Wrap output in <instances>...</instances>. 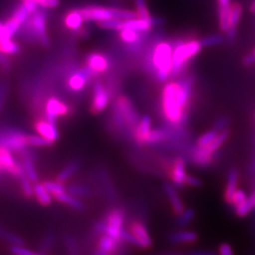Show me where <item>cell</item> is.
Instances as JSON below:
<instances>
[{
	"instance_id": "cell-21",
	"label": "cell",
	"mask_w": 255,
	"mask_h": 255,
	"mask_svg": "<svg viewBox=\"0 0 255 255\" xmlns=\"http://www.w3.org/2000/svg\"><path fill=\"white\" fill-rule=\"evenodd\" d=\"M151 120L148 116H145L139 124L135 127L134 138L138 144L144 145L146 143V139L151 130Z\"/></svg>"
},
{
	"instance_id": "cell-13",
	"label": "cell",
	"mask_w": 255,
	"mask_h": 255,
	"mask_svg": "<svg viewBox=\"0 0 255 255\" xmlns=\"http://www.w3.org/2000/svg\"><path fill=\"white\" fill-rule=\"evenodd\" d=\"M86 68L90 73L100 74L105 72L110 67L109 60L101 53H92L86 59Z\"/></svg>"
},
{
	"instance_id": "cell-20",
	"label": "cell",
	"mask_w": 255,
	"mask_h": 255,
	"mask_svg": "<svg viewBox=\"0 0 255 255\" xmlns=\"http://www.w3.org/2000/svg\"><path fill=\"white\" fill-rule=\"evenodd\" d=\"M90 74L91 73L88 71L87 68H85L84 70L77 71L76 73L71 75V77L68 79V87L72 91H81L88 82Z\"/></svg>"
},
{
	"instance_id": "cell-18",
	"label": "cell",
	"mask_w": 255,
	"mask_h": 255,
	"mask_svg": "<svg viewBox=\"0 0 255 255\" xmlns=\"http://www.w3.org/2000/svg\"><path fill=\"white\" fill-rule=\"evenodd\" d=\"M164 189L167 198H168V201L171 205L174 214L176 216L181 215L185 208H184V204L182 202L181 197L179 196L178 192L176 191L173 185L168 182L164 183Z\"/></svg>"
},
{
	"instance_id": "cell-17",
	"label": "cell",
	"mask_w": 255,
	"mask_h": 255,
	"mask_svg": "<svg viewBox=\"0 0 255 255\" xmlns=\"http://www.w3.org/2000/svg\"><path fill=\"white\" fill-rule=\"evenodd\" d=\"M187 174L185 173V162L182 158H177L172 164L169 171V177L174 184L182 186L185 184Z\"/></svg>"
},
{
	"instance_id": "cell-41",
	"label": "cell",
	"mask_w": 255,
	"mask_h": 255,
	"mask_svg": "<svg viewBox=\"0 0 255 255\" xmlns=\"http://www.w3.org/2000/svg\"><path fill=\"white\" fill-rule=\"evenodd\" d=\"M52 143L44 137L36 135H27V146H51Z\"/></svg>"
},
{
	"instance_id": "cell-40",
	"label": "cell",
	"mask_w": 255,
	"mask_h": 255,
	"mask_svg": "<svg viewBox=\"0 0 255 255\" xmlns=\"http://www.w3.org/2000/svg\"><path fill=\"white\" fill-rule=\"evenodd\" d=\"M67 192L71 195H73L74 197H87L90 194V190L83 186V185H78V184H73L67 187Z\"/></svg>"
},
{
	"instance_id": "cell-28",
	"label": "cell",
	"mask_w": 255,
	"mask_h": 255,
	"mask_svg": "<svg viewBox=\"0 0 255 255\" xmlns=\"http://www.w3.org/2000/svg\"><path fill=\"white\" fill-rule=\"evenodd\" d=\"M23 168H24L25 175L27 176V179L30 182H36L37 179H38L36 170L34 168V165L31 161L30 156L26 152L23 154Z\"/></svg>"
},
{
	"instance_id": "cell-60",
	"label": "cell",
	"mask_w": 255,
	"mask_h": 255,
	"mask_svg": "<svg viewBox=\"0 0 255 255\" xmlns=\"http://www.w3.org/2000/svg\"><path fill=\"white\" fill-rule=\"evenodd\" d=\"M3 27H4V23H2V22L0 21V33L3 31Z\"/></svg>"
},
{
	"instance_id": "cell-4",
	"label": "cell",
	"mask_w": 255,
	"mask_h": 255,
	"mask_svg": "<svg viewBox=\"0 0 255 255\" xmlns=\"http://www.w3.org/2000/svg\"><path fill=\"white\" fill-rule=\"evenodd\" d=\"M115 115L119 123H125L129 127H136L138 115L127 97L120 96L118 99Z\"/></svg>"
},
{
	"instance_id": "cell-55",
	"label": "cell",
	"mask_w": 255,
	"mask_h": 255,
	"mask_svg": "<svg viewBox=\"0 0 255 255\" xmlns=\"http://www.w3.org/2000/svg\"><path fill=\"white\" fill-rule=\"evenodd\" d=\"M219 7H224V6H229L231 4V0H218Z\"/></svg>"
},
{
	"instance_id": "cell-57",
	"label": "cell",
	"mask_w": 255,
	"mask_h": 255,
	"mask_svg": "<svg viewBox=\"0 0 255 255\" xmlns=\"http://www.w3.org/2000/svg\"><path fill=\"white\" fill-rule=\"evenodd\" d=\"M3 100H4V88L0 87V108H1Z\"/></svg>"
},
{
	"instance_id": "cell-10",
	"label": "cell",
	"mask_w": 255,
	"mask_h": 255,
	"mask_svg": "<svg viewBox=\"0 0 255 255\" xmlns=\"http://www.w3.org/2000/svg\"><path fill=\"white\" fill-rule=\"evenodd\" d=\"M110 96L108 92L104 88L101 82H98L94 86L93 101L91 104V111L93 114H100L106 109L109 103Z\"/></svg>"
},
{
	"instance_id": "cell-38",
	"label": "cell",
	"mask_w": 255,
	"mask_h": 255,
	"mask_svg": "<svg viewBox=\"0 0 255 255\" xmlns=\"http://www.w3.org/2000/svg\"><path fill=\"white\" fill-rule=\"evenodd\" d=\"M79 168V164L78 163H72L69 164L67 167H65L62 172H60L57 176V181L64 183L68 178H70Z\"/></svg>"
},
{
	"instance_id": "cell-37",
	"label": "cell",
	"mask_w": 255,
	"mask_h": 255,
	"mask_svg": "<svg viewBox=\"0 0 255 255\" xmlns=\"http://www.w3.org/2000/svg\"><path fill=\"white\" fill-rule=\"evenodd\" d=\"M44 186L46 187V190L50 193V195H55L61 192L66 191V187L64 186L63 182L56 181H46L44 182Z\"/></svg>"
},
{
	"instance_id": "cell-24",
	"label": "cell",
	"mask_w": 255,
	"mask_h": 255,
	"mask_svg": "<svg viewBox=\"0 0 255 255\" xmlns=\"http://www.w3.org/2000/svg\"><path fill=\"white\" fill-rule=\"evenodd\" d=\"M84 19L82 17L80 9H73L66 13L64 16V25L65 27L71 30H78L82 27Z\"/></svg>"
},
{
	"instance_id": "cell-63",
	"label": "cell",
	"mask_w": 255,
	"mask_h": 255,
	"mask_svg": "<svg viewBox=\"0 0 255 255\" xmlns=\"http://www.w3.org/2000/svg\"><path fill=\"white\" fill-rule=\"evenodd\" d=\"M254 55H255V52H254Z\"/></svg>"
},
{
	"instance_id": "cell-33",
	"label": "cell",
	"mask_w": 255,
	"mask_h": 255,
	"mask_svg": "<svg viewBox=\"0 0 255 255\" xmlns=\"http://www.w3.org/2000/svg\"><path fill=\"white\" fill-rule=\"evenodd\" d=\"M165 138H167V132L164 129H151L149 134L146 137L145 144H157L164 141Z\"/></svg>"
},
{
	"instance_id": "cell-61",
	"label": "cell",
	"mask_w": 255,
	"mask_h": 255,
	"mask_svg": "<svg viewBox=\"0 0 255 255\" xmlns=\"http://www.w3.org/2000/svg\"><path fill=\"white\" fill-rule=\"evenodd\" d=\"M0 170H4V168H3V166L1 165V164H0Z\"/></svg>"
},
{
	"instance_id": "cell-39",
	"label": "cell",
	"mask_w": 255,
	"mask_h": 255,
	"mask_svg": "<svg viewBox=\"0 0 255 255\" xmlns=\"http://www.w3.org/2000/svg\"><path fill=\"white\" fill-rule=\"evenodd\" d=\"M135 4H136V13L138 18L152 20L146 7V0H135Z\"/></svg>"
},
{
	"instance_id": "cell-15",
	"label": "cell",
	"mask_w": 255,
	"mask_h": 255,
	"mask_svg": "<svg viewBox=\"0 0 255 255\" xmlns=\"http://www.w3.org/2000/svg\"><path fill=\"white\" fill-rule=\"evenodd\" d=\"M242 15V6L235 2L230 6V13H229V27L226 33L229 40H234L237 34V27Z\"/></svg>"
},
{
	"instance_id": "cell-35",
	"label": "cell",
	"mask_w": 255,
	"mask_h": 255,
	"mask_svg": "<svg viewBox=\"0 0 255 255\" xmlns=\"http://www.w3.org/2000/svg\"><path fill=\"white\" fill-rule=\"evenodd\" d=\"M113 14H114V18L119 19L121 21H126V20H130V19L138 17L136 11H132L129 9L113 8Z\"/></svg>"
},
{
	"instance_id": "cell-48",
	"label": "cell",
	"mask_w": 255,
	"mask_h": 255,
	"mask_svg": "<svg viewBox=\"0 0 255 255\" xmlns=\"http://www.w3.org/2000/svg\"><path fill=\"white\" fill-rule=\"evenodd\" d=\"M249 199V197H247V194L245 191L241 190V189H237L236 193L234 194L233 197V201H232V206L235 208L238 205H240L241 203L245 202Z\"/></svg>"
},
{
	"instance_id": "cell-25",
	"label": "cell",
	"mask_w": 255,
	"mask_h": 255,
	"mask_svg": "<svg viewBox=\"0 0 255 255\" xmlns=\"http://www.w3.org/2000/svg\"><path fill=\"white\" fill-rule=\"evenodd\" d=\"M33 194L36 197V200L42 206H48L51 204V195L46 190L43 183L35 182L33 185Z\"/></svg>"
},
{
	"instance_id": "cell-56",
	"label": "cell",
	"mask_w": 255,
	"mask_h": 255,
	"mask_svg": "<svg viewBox=\"0 0 255 255\" xmlns=\"http://www.w3.org/2000/svg\"><path fill=\"white\" fill-rule=\"evenodd\" d=\"M0 64H8V59L4 55L0 54Z\"/></svg>"
},
{
	"instance_id": "cell-49",
	"label": "cell",
	"mask_w": 255,
	"mask_h": 255,
	"mask_svg": "<svg viewBox=\"0 0 255 255\" xmlns=\"http://www.w3.org/2000/svg\"><path fill=\"white\" fill-rule=\"evenodd\" d=\"M37 4L46 9H54L60 4L59 0H34Z\"/></svg>"
},
{
	"instance_id": "cell-54",
	"label": "cell",
	"mask_w": 255,
	"mask_h": 255,
	"mask_svg": "<svg viewBox=\"0 0 255 255\" xmlns=\"http://www.w3.org/2000/svg\"><path fill=\"white\" fill-rule=\"evenodd\" d=\"M255 56L254 54L248 55L245 57L244 59V64L247 65H250V64H255Z\"/></svg>"
},
{
	"instance_id": "cell-51",
	"label": "cell",
	"mask_w": 255,
	"mask_h": 255,
	"mask_svg": "<svg viewBox=\"0 0 255 255\" xmlns=\"http://www.w3.org/2000/svg\"><path fill=\"white\" fill-rule=\"evenodd\" d=\"M185 185H189V186H192V187H199V186L201 185V180H199L196 177L187 175L186 176V180H185Z\"/></svg>"
},
{
	"instance_id": "cell-59",
	"label": "cell",
	"mask_w": 255,
	"mask_h": 255,
	"mask_svg": "<svg viewBox=\"0 0 255 255\" xmlns=\"http://www.w3.org/2000/svg\"><path fill=\"white\" fill-rule=\"evenodd\" d=\"M183 255V254H180V253H172V254H164V255Z\"/></svg>"
},
{
	"instance_id": "cell-16",
	"label": "cell",
	"mask_w": 255,
	"mask_h": 255,
	"mask_svg": "<svg viewBox=\"0 0 255 255\" xmlns=\"http://www.w3.org/2000/svg\"><path fill=\"white\" fill-rule=\"evenodd\" d=\"M199 237L196 232L182 230L172 232L168 235L167 239L172 244H193L199 240Z\"/></svg>"
},
{
	"instance_id": "cell-34",
	"label": "cell",
	"mask_w": 255,
	"mask_h": 255,
	"mask_svg": "<svg viewBox=\"0 0 255 255\" xmlns=\"http://www.w3.org/2000/svg\"><path fill=\"white\" fill-rule=\"evenodd\" d=\"M64 244L67 255H80V248L73 237L64 236Z\"/></svg>"
},
{
	"instance_id": "cell-11",
	"label": "cell",
	"mask_w": 255,
	"mask_h": 255,
	"mask_svg": "<svg viewBox=\"0 0 255 255\" xmlns=\"http://www.w3.org/2000/svg\"><path fill=\"white\" fill-rule=\"evenodd\" d=\"M30 27L34 34L43 46H47L49 44L48 37L46 34V16L41 11H35L29 22Z\"/></svg>"
},
{
	"instance_id": "cell-47",
	"label": "cell",
	"mask_w": 255,
	"mask_h": 255,
	"mask_svg": "<svg viewBox=\"0 0 255 255\" xmlns=\"http://www.w3.org/2000/svg\"><path fill=\"white\" fill-rule=\"evenodd\" d=\"M9 253L12 255H33L34 253L24 245H11L9 247Z\"/></svg>"
},
{
	"instance_id": "cell-22",
	"label": "cell",
	"mask_w": 255,
	"mask_h": 255,
	"mask_svg": "<svg viewBox=\"0 0 255 255\" xmlns=\"http://www.w3.org/2000/svg\"><path fill=\"white\" fill-rule=\"evenodd\" d=\"M237 182H238V172H237V168L234 167L229 172L227 185H226L224 196H223L224 201L229 205H232L234 194L237 190Z\"/></svg>"
},
{
	"instance_id": "cell-29",
	"label": "cell",
	"mask_w": 255,
	"mask_h": 255,
	"mask_svg": "<svg viewBox=\"0 0 255 255\" xmlns=\"http://www.w3.org/2000/svg\"><path fill=\"white\" fill-rule=\"evenodd\" d=\"M18 51V45L13 41H11V38L0 36V52L1 53L12 55L17 53Z\"/></svg>"
},
{
	"instance_id": "cell-44",
	"label": "cell",
	"mask_w": 255,
	"mask_h": 255,
	"mask_svg": "<svg viewBox=\"0 0 255 255\" xmlns=\"http://www.w3.org/2000/svg\"><path fill=\"white\" fill-rule=\"evenodd\" d=\"M29 11L27 10V8L24 6V4H21L17 9H15V11L12 14V17L16 19L19 23L22 25L24 22H26L28 15H29Z\"/></svg>"
},
{
	"instance_id": "cell-36",
	"label": "cell",
	"mask_w": 255,
	"mask_h": 255,
	"mask_svg": "<svg viewBox=\"0 0 255 255\" xmlns=\"http://www.w3.org/2000/svg\"><path fill=\"white\" fill-rule=\"evenodd\" d=\"M219 134V130H217L216 128L209 130L207 132H205L204 134H202L197 141V146L198 147H203L209 145L210 143L218 136Z\"/></svg>"
},
{
	"instance_id": "cell-27",
	"label": "cell",
	"mask_w": 255,
	"mask_h": 255,
	"mask_svg": "<svg viewBox=\"0 0 255 255\" xmlns=\"http://www.w3.org/2000/svg\"><path fill=\"white\" fill-rule=\"evenodd\" d=\"M0 239L7 242L10 246L11 245H24L25 241L22 237L10 232L7 229L3 228L0 226Z\"/></svg>"
},
{
	"instance_id": "cell-32",
	"label": "cell",
	"mask_w": 255,
	"mask_h": 255,
	"mask_svg": "<svg viewBox=\"0 0 255 255\" xmlns=\"http://www.w3.org/2000/svg\"><path fill=\"white\" fill-rule=\"evenodd\" d=\"M195 211L192 208H187L184 209L181 215L177 216L178 218L176 219V224L178 227L182 228V227H186L192 220L195 218Z\"/></svg>"
},
{
	"instance_id": "cell-9",
	"label": "cell",
	"mask_w": 255,
	"mask_h": 255,
	"mask_svg": "<svg viewBox=\"0 0 255 255\" xmlns=\"http://www.w3.org/2000/svg\"><path fill=\"white\" fill-rule=\"evenodd\" d=\"M84 21H97L101 22L104 20L114 18L113 8H106L101 6H90L80 9Z\"/></svg>"
},
{
	"instance_id": "cell-12",
	"label": "cell",
	"mask_w": 255,
	"mask_h": 255,
	"mask_svg": "<svg viewBox=\"0 0 255 255\" xmlns=\"http://www.w3.org/2000/svg\"><path fill=\"white\" fill-rule=\"evenodd\" d=\"M68 113H69V107L63 101L56 98H50L46 102V119L54 124L57 118L66 116Z\"/></svg>"
},
{
	"instance_id": "cell-50",
	"label": "cell",
	"mask_w": 255,
	"mask_h": 255,
	"mask_svg": "<svg viewBox=\"0 0 255 255\" xmlns=\"http://www.w3.org/2000/svg\"><path fill=\"white\" fill-rule=\"evenodd\" d=\"M218 255H235L233 247L231 246L227 242L221 243L219 246Z\"/></svg>"
},
{
	"instance_id": "cell-45",
	"label": "cell",
	"mask_w": 255,
	"mask_h": 255,
	"mask_svg": "<svg viewBox=\"0 0 255 255\" xmlns=\"http://www.w3.org/2000/svg\"><path fill=\"white\" fill-rule=\"evenodd\" d=\"M20 182H21V188L24 196L26 198H31L33 195V186L31 185L30 181L27 179L26 175L20 178Z\"/></svg>"
},
{
	"instance_id": "cell-5",
	"label": "cell",
	"mask_w": 255,
	"mask_h": 255,
	"mask_svg": "<svg viewBox=\"0 0 255 255\" xmlns=\"http://www.w3.org/2000/svg\"><path fill=\"white\" fill-rule=\"evenodd\" d=\"M106 222L105 235L119 240L121 231L124 229L125 213L120 208H114L110 210L108 214L104 217ZM120 241V240H119Z\"/></svg>"
},
{
	"instance_id": "cell-31",
	"label": "cell",
	"mask_w": 255,
	"mask_h": 255,
	"mask_svg": "<svg viewBox=\"0 0 255 255\" xmlns=\"http://www.w3.org/2000/svg\"><path fill=\"white\" fill-rule=\"evenodd\" d=\"M119 37L123 42L132 45L140 40V32L129 28H121L119 30Z\"/></svg>"
},
{
	"instance_id": "cell-6",
	"label": "cell",
	"mask_w": 255,
	"mask_h": 255,
	"mask_svg": "<svg viewBox=\"0 0 255 255\" xmlns=\"http://www.w3.org/2000/svg\"><path fill=\"white\" fill-rule=\"evenodd\" d=\"M122 245L123 243L118 239L105 234L101 235L98 237L93 255H118Z\"/></svg>"
},
{
	"instance_id": "cell-62",
	"label": "cell",
	"mask_w": 255,
	"mask_h": 255,
	"mask_svg": "<svg viewBox=\"0 0 255 255\" xmlns=\"http://www.w3.org/2000/svg\"><path fill=\"white\" fill-rule=\"evenodd\" d=\"M33 255H43V254H34Z\"/></svg>"
},
{
	"instance_id": "cell-42",
	"label": "cell",
	"mask_w": 255,
	"mask_h": 255,
	"mask_svg": "<svg viewBox=\"0 0 255 255\" xmlns=\"http://www.w3.org/2000/svg\"><path fill=\"white\" fill-rule=\"evenodd\" d=\"M253 206L251 204L250 199H248L245 202L241 203L240 205H238L237 207H235V212L236 215L239 218H244L248 216L252 211H253Z\"/></svg>"
},
{
	"instance_id": "cell-8",
	"label": "cell",
	"mask_w": 255,
	"mask_h": 255,
	"mask_svg": "<svg viewBox=\"0 0 255 255\" xmlns=\"http://www.w3.org/2000/svg\"><path fill=\"white\" fill-rule=\"evenodd\" d=\"M0 164L3 166L4 170H7L9 173L13 176H16L19 178L25 176L24 168L14 161L13 157L10 154L9 148L1 145H0Z\"/></svg>"
},
{
	"instance_id": "cell-7",
	"label": "cell",
	"mask_w": 255,
	"mask_h": 255,
	"mask_svg": "<svg viewBox=\"0 0 255 255\" xmlns=\"http://www.w3.org/2000/svg\"><path fill=\"white\" fill-rule=\"evenodd\" d=\"M128 230L133 235V237H135L139 245V249L148 250L153 246L151 236L143 221L133 220L130 223Z\"/></svg>"
},
{
	"instance_id": "cell-30",
	"label": "cell",
	"mask_w": 255,
	"mask_h": 255,
	"mask_svg": "<svg viewBox=\"0 0 255 255\" xmlns=\"http://www.w3.org/2000/svg\"><path fill=\"white\" fill-rule=\"evenodd\" d=\"M55 245H56V236L51 232L47 233L43 237L42 241L40 242V246H39L40 253L43 255H46L47 253L53 250Z\"/></svg>"
},
{
	"instance_id": "cell-14",
	"label": "cell",
	"mask_w": 255,
	"mask_h": 255,
	"mask_svg": "<svg viewBox=\"0 0 255 255\" xmlns=\"http://www.w3.org/2000/svg\"><path fill=\"white\" fill-rule=\"evenodd\" d=\"M34 128L41 136L44 137L51 143H53L59 138V132L55 127L54 123L50 122L47 119H38L34 123Z\"/></svg>"
},
{
	"instance_id": "cell-43",
	"label": "cell",
	"mask_w": 255,
	"mask_h": 255,
	"mask_svg": "<svg viewBox=\"0 0 255 255\" xmlns=\"http://www.w3.org/2000/svg\"><path fill=\"white\" fill-rule=\"evenodd\" d=\"M224 38L219 35V34H214V35H209V36L204 37L201 40V45L204 47L208 46H217L223 42Z\"/></svg>"
},
{
	"instance_id": "cell-52",
	"label": "cell",
	"mask_w": 255,
	"mask_h": 255,
	"mask_svg": "<svg viewBox=\"0 0 255 255\" xmlns=\"http://www.w3.org/2000/svg\"><path fill=\"white\" fill-rule=\"evenodd\" d=\"M186 255H218V254L210 250H196L188 253Z\"/></svg>"
},
{
	"instance_id": "cell-46",
	"label": "cell",
	"mask_w": 255,
	"mask_h": 255,
	"mask_svg": "<svg viewBox=\"0 0 255 255\" xmlns=\"http://www.w3.org/2000/svg\"><path fill=\"white\" fill-rule=\"evenodd\" d=\"M122 21L117 18H111L108 20H104L98 22V25L103 28H109V29H117L119 30L121 27Z\"/></svg>"
},
{
	"instance_id": "cell-1",
	"label": "cell",
	"mask_w": 255,
	"mask_h": 255,
	"mask_svg": "<svg viewBox=\"0 0 255 255\" xmlns=\"http://www.w3.org/2000/svg\"><path fill=\"white\" fill-rule=\"evenodd\" d=\"M191 89L190 79L164 85L162 92V110L164 119L170 125L180 126L186 119Z\"/></svg>"
},
{
	"instance_id": "cell-26",
	"label": "cell",
	"mask_w": 255,
	"mask_h": 255,
	"mask_svg": "<svg viewBox=\"0 0 255 255\" xmlns=\"http://www.w3.org/2000/svg\"><path fill=\"white\" fill-rule=\"evenodd\" d=\"M192 159L195 164H199L201 166H206L213 161L214 155L209 154L201 147L197 146V148H195L194 152L192 153Z\"/></svg>"
},
{
	"instance_id": "cell-58",
	"label": "cell",
	"mask_w": 255,
	"mask_h": 255,
	"mask_svg": "<svg viewBox=\"0 0 255 255\" xmlns=\"http://www.w3.org/2000/svg\"><path fill=\"white\" fill-rule=\"evenodd\" d=\"M250 10H251L253 13H255V0L252 3V5H251V7H250Z\"/></svg>"
},
{
	"instance_id": "cell-53",
	"label": "cell",
	"mask_w": 255,
	"mask_h": 255,
	"mask_svg": "<svg viewBox=\"0 0 255 255\" xmlns=\"http://www.w3.org/2000/svg\"><path fill=\"white\" fill-rule=\"evenodd\" d=\"M227 123H228L227 119L221 118V119L218 120V122H217V124H216V126H215V128H216L217 130H219V131H221V130L225 129V127H226Z\"/></svg>"
},
{
	"instance_id": "cell-3",
	"label": "cell",
	"mask_w": 255,
	"mask_h": 255,
	"mask_svg": "<svg viewBox=\"0 0 255 255\" xmlns=\"http://www.w3.org/2000/svg\"><path fill=\"white\" fill-rule=\"evenodd\" d=\"M202 48L201 40L193 39L187 42H179L173 48L171 75H178L186 64L198 54Z\"/></svg>"
},
{
	"instance_id": "cell-19",
	"label": "cell",
	"mask_w": 255,
	"mask_h": 255,
	"mask_svg": "<svg viewBox=\"0 0 255 255\" xmlns=\"http://www.w3.org/2000/svg\"><path fill=\"white\" fill-rule=\"evenodd\" d=\"M156 21L155 20H146V19L134 18L130 20H126L122 21L121 24V28H129L136 30L138 32H147L151 29V27L155 25ZM119 29V30H120Z\"/></svg>"
},
{
	"instance_id": "cell-23",
	"label": "cell",
	"mask_w": 255,
	"mask_h": 255,
	"mask_svg": "<svg viewBox=\"0 0 255 255\" xmlns=\"http://www.w3.org/2000/svg\"><path fill=\"white\" fill-rule=\"evenodd\" d=\"M52 197L54 198L56 201L68 205L72 209L78 210V211H82V210L84 209L83 202L80 201L79 199H77L76 197H74L73 195L69 194L68 192H61V193L55 194Z\"/></svg>"
},
{
	"instance_id": "cell-2",
	"label": "cell",
	"mask_w": 255,
	"mask_h": 255,
	"mask_svg": "<svg viewBox=\"0 0 255 255\" xmlns=\"http://www.w3.org/2000/svg\"><path fill=\"white\" fill-rule=\"evenodd\" d=\"M173 47L166 42H161L156 46L151 54V64L160 82H164L172 70Z\"/></svg>"
}]
</instances>
